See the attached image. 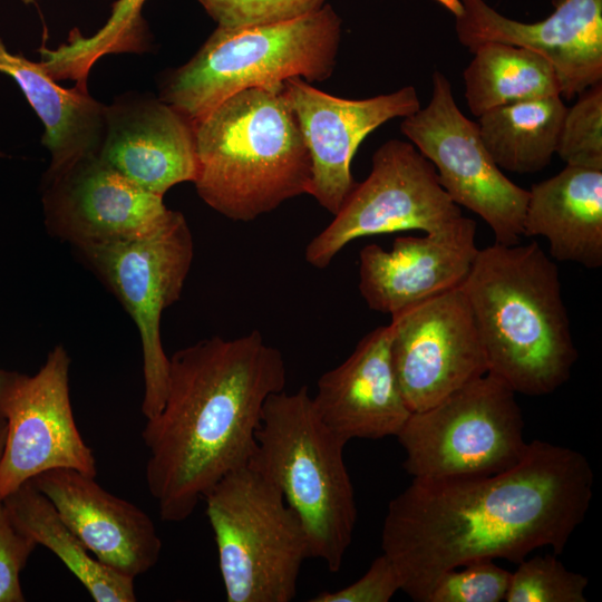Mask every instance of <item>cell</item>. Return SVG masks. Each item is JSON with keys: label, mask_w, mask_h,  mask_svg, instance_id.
<instances>
[{"label": "cell", "mask_w": 602, "mask_h": 602, "mask_svg": "<svg viewBox=\"0 0 602 602\" xmlns=\"http://www.w3.org/2000/svg\"><path fill=\"white\" fill-rule=\"evenodd\" d=\"M463 74L465 98L470 113H484L508 104L561 96V85L552 65L525 48L485 42L473 51Z\"/></svg>", "instance_id": "25"}, {"label": "cell", "mask_w": 602, "mask_h": 602, "mask_svg": "<svg viewBox=\"0 0 602 602\" xmlns=\"http://www.w3.org/2000/svg\"><path fill=\"white\" fill-rule=\"evenodd\" d=\"M217 27L241 28L294 19L313 12L326 0H196Z\"/></svg>", "instance_id": "29"}, {"label": "cell", "mask_w": 602, "mask_h": 602, "mask_svg": "<svg viewBox=\"0 0 602 602\" xmlns=\"http://www.w3.org/2000/svg\"><path fill=\"white\" fill-rule=\"evenodd\" d=\"M90 554L107 567L129 576L158 562L162 540L152 518L71 468H54L31 480Z\"/></svg>", "instance_id": "19"}, {"label": "cell", "mask_w": 602, "mask_h": 602, "mask_svg": "<svg viewBox=\"0 0 602 602\" xmlns=\"http://www.w3.org/2000/svg\"><path fill=\"white\" fill-rule=\"evenodd\" d=\"M476 222L460 216L424 236H399L390 250L368 244L359 253V291L367 305L394 314L460 287L478 253Z\"/></svg>", "instance_id": "17"}, {"label": "cell", "mask_w": 602, "mask_h": 602, "mask_svg": "<svg viewBox=\"0 0 602 602\" xmlns=\"http://www.w3.org/2000/svg\"><path fill=\"white\" fill-rule=\"evenodd\" d=\"M436 1L454 14L457 38L470 52L485 42H502L546 59L562 98L602 80V0H553L554 12L532 23L509 19L484 0Z\"/></svg>", "instance_id": "14"}, {"label": "cell", "mask_w": 602, "mask_h": 602, "mask_svg": "<svg viewBox=\"0 0 602 602\" xmlns=\"http://www.w3.org/2000/svg\"><path fill=\"white\" fill-rule=\"evenodd\" d=\"M285 385L283 355L258 330L169 357L164 405L142 431L146 485L163 521H185L213 485L250 463L264 404Z\"/></svg>", "instance_id": "2"}, {"label": "cell", "mask_w": 602, "mask_h": 602, "mask_svg": "<svg viewBox=\"0 0 602 602\" xmlns=\"http://www.w3.org/2000/svg\"><path fill=\"white\" fill-rule=\"evenodd\" d=\"M399 575L383 553L376 557L367 572L352 584L337 591H323L311 602H388L400 591Z\"/></svg>", "instance_id": "32"}, {"label": "cell", "mask_w": 602, "mask_h": 602, "mask_svg": "<svg viewBox=\"0 0 602 602\" xmlns=\"http://www.w3.org/2000/svg\"><path fill=\"white\" fill-rule=\"evenodd\" d=\"M462 215L431 162L411 143L389 139L373 153L368 177L356 184L332 222L309 242L304 258L311 266L324 269L359 237L409 230L430 233Z\"/></svg>", "instance_id": "10"}, {"label": "cell", "mask_w": 602, "mask_h": 602, "mask_svg": "<svg viewBox=\"0 0 602 602\" xmlns=\"http://www.w3.org/2000/svg\"><path fill=\"white\" fill-rule=\"evenodd\" d=\"M462 288L488 373L527 396L569 380L579 353L557 266L537 242L479 249Z\"/></svg>", "instance_id": "3"}, {"label": "cell", "mask_w": 602, "mask_h": 602, "mask_svg": "<svg viewBox=\"0 0 602 602\" xmlns=\"http://www.w3.org/2000/svg\"><path fill=\"white\" fill-rule=\"evenodd\" d=\"M0 72L11 77L43 124L41 144L50 154L43 176L98 155L106 127V105L78 86L61 87L41 61L12 54L0 38Z\"/></svg>", "instance_id": "22"}, {"label": "cell", "mask_w": 602, "mask_h": 602, "mask_svg": "<svg viewBox=\"0 0 602 602\" xmlns=\"http://www.w3.org/2000/svg\"><path fill=\"white\" fill-rule=\"evenodd\" d=\"M556 154L566 165L602 171V81L566 108Z\"/></svg>", "instance_id": "27"}, {"label": "cell", "mask_w": 602, "mask_h": 602, "mask_svg": "<svg viewBox=\"0 0 602 602\" xmlns=\"http://www.w3.org/2000/svg\"><path fill=\"white\" fill-rule=\"evenodd\" d=\"M41 202L47 231L72 247L147 235L172 210L98 155L84 157L54 176H43Z\"/></svg>", "instance_id": "15"}, {"label": "cell", "mask_w": 602, "mask_h": 602, "mask_svg": "<svg viewBox=\"0 0 602 602\" xmlns=\"http://www.w3.org/2000/svg\"><path fill=\"white\" fill-rule=\"evenodd\" d=\"M516 394L486 372L434 406L411 412L396 436L412 478L493 475L528 449Z\"/></svg>", "instance_id": "8"}, {"label": "cell", "mask_w": 602, "mask_h": 602, "mask_svg": "<svg viewBox=\"0 0 602 602\" xmlns=\"http://www.w3.org/2000/svg\"><path fill=\"white\" fill-rule=\"evenodd\" d=\"M14 526L51 551L96 602H134V579L95 559L29 480L2 499Z\"/></svg>", "instance_id": "23"}, {"label": "cell", "mask_w": 602, "mask_h": 602, "mask_svg": "<svg viewBox=\"0 0 602 602\" xmlns=\"http://www.w3.org/2000/svg\"><path fill=\"white\" fill-rule=\"evenodd\" d=\"M77 256L114 293L139 332L146 419L165 401L169 357L161 339L165 309L181 297L194 259V240L185 216L171 211L152 233L126 241L74 247Z\"/></svg>", "instance_id": "9"}, {"label": "cell", "mask_w": 602, "mask_h": 602, "mask_svg": "<svg viewBox=\"0 0 602 602\" xmlns=\"http://www.w3.org/2000/svg\"><path fill=\"white\" fill-rule=\"evenodd\" d=\"M589 579L554 555L524 559L511 572L505 602H585Z\"/></svg>", "instance_id": "26"}, {"label": "cell", "mask_w": 602, "mask_h": 602, "mask_svg": "<svg viewBox=\"0 0 602 602\" xmlns=\"http://www.w3.org/2000/svg\"><path fill=\"white\" fill-rule=\"evenodd\" d=\"M431 79L428 105L402 118L401 133L435 166L449 197L488 224L496 243L518 244L528 191L508 179L496 165L477 123L456 104L448 78L436 70Z\"/></svg>", "instance_id": "11"}, {"label": "cell", "mask_w": 602, "mask_h": 602, "mask_svg": "<svg viewBox=\"0 0 602 602\" xmlns=\"http://www.w3.org/2000/svg\"><path fill=\"white\" fill-rule=\"evenodd\" d=\"M146 0H117L106 23L90 36L94 47L104 54H139L151 43L142 8Z\"/></svg>", "instance_id": "30"}, {"label": "cell", "mask_w": 602, "mask_h": 602, "mask_svg": "<svg viewBox=\"0 0 602 602\" xmlns=\"http://www.w3.org/2000/svg\"><path fill=\"white\" fill-rule=\"evenodd\" d=\"M70 357L55 346L35 375L0 370V416L7 433L0 460V501L54 468L96 477L93 450L78 430L70 402Z\"/></svg>", "instance_id": "12"}, {"label": "cell", "mask_w": 602, "mask_h": 602, "mask_svg": "<svg viewBox=\"0 0 602 602\" xmlns=\"http://www.w3.org/2000/svg\"><path fill=\"white\" fill-rule=\"evenodd\" d=\"M255 440L250 465L297 513L310 557L338 572L357 522L355 489L343 459L347 441L322 421L305 386L266 399Z\"/></svg>", "instance_id": "5"}, {"label": "cell", "mask_w": 602, "mask_h": 602, "mask_svg": "<svg viewBox=\"0 0 602 602\" xmlns=\"http://www.w3.org/2000/svg\"><path fill=\"white\" fill-rule=\"evenodd\" d=\"M341 20L330 4L268 25L217 27L197 52L163 80L159 98L193 123L249 88H281L300 77L329 78L336 67Z\"/></svg>", "instance_id": "6"}, {"label": "cell", "mask_w": 602, "mask_h": 602, "mask_svg": "<svg viewBox=\"0 0 602 602\" xmlns=\"http://www.w3.org/2000/svg\"><path fill=\"white\" fill-rule=\"evenodd\" d=\"M4 157V154L0 151V158Z\"/></svg>", "instance_id": "34"}, {"label": "cell", "mask_w": 602, "mask_h": 602, "mask_svg": "<svg viewBox=\"0 0 602 602\" xmlns=\"http://www.w3.org/2000/svg\"><path fill=\"white\" fill-rule=\"evenodd\" d=\"M37 543L19 531L0 501V602H23L20 573Z\"/></svg>", "instance_id": "31"}, {"label": "cell", "mask_w": 602, "mask_h": 602, "mask_svg": "<svg viewBox=\"0 0 602 602\" xmlns=\"http://www.w3.org/2000/svg\"><path fill=\"white\" fill-rule=\"evenodd\" d=\"M593 483L583 454L542 440L528 443L522 460L497 474L412 478L388 504L382 553L400 590L426 602L443 573L465 564H518L544 546L561 554L586 516Z\"/></svg>", "instance_id": "1"}, {"label": "cell", "mask_w": 602, "mask_h": 602, "mask_svg": "<svg viewBox=\"0 0 602 602\" xmlns=\"http://www.w3.org/2000/svg\"><path fill=\"white\" fill-rule=\"evenodd\" d=\"M98 156L140 188L164 196L171 187L195 181V126L161 98L124 94L106 105Z\"/></svg>", "instance_id": "18"}, {"label": "cell", "mask_w": 602, "mask_h": 602, "mask_svg": "<svg viewBox=\"0 0 602 602\" xmlns=\"http://www.w3.org/2000/svg\"><path fill=\"white\" fill-rule=\"evenodd\" d=\"M523 236H544L557 261L602 265V171L566 165L533 184Z\"/></svg>", "instance_id": "21"}, {"label": "cell", "mask_w": 602, "mask_h": 602, "mask_svg": "<svg viewBox=\"0 0 602 602\" xmlns=\"http://www.w3.org/2000/svg\"><path fill=\"white\" fill-rule=\"evenodd\" d=\"M283 95L311 156L308 194L333 215L357 184L350 165L365 137L388 120L408 117L420 108L412 86L371 98L346 99L293 77L283 82Z\"/></svg>", "instance_id": "16"}, {"label": "cell", "mask_w": 602, "mask_h": 602, "mask_svg": "<svg viewBox=\"0 0 602 602\" xmlns=\"http://www.w3.org/2000/svg\"><path fill=\"white\" fill-rule=\"evenodd\" d=\"M6 433H7L6 420L0 416V460L3 453V448H4Z\"/></svg>", "instance_id": "33"}, {"label": "cell", "mask_w": 602, "mask_h": 602, "mask_svg": "<svg viewBox=\"0 0 602 602\" xmlns=\"http://www.w3.org/2000/svg\"><path fill=\"white\" fill-rule=\"evenodd\" d=\"M566 108L561 96L499 106L478 117L479 135L501 169L540 172L556 154Z\"/></svg>", "instance_id": "24"}, {"label": "cell", "mask_w": 602, "mask_h": 602, "mask_svg": "<svg viewBox=\"0 0 602 602\" xmlns=\"http://www.w3.org/2000/svg\"><path fill=\"white\" fill-rule=\"evenodd\" d=\"M203 499L227 601H292L310 551L281 491L249 463L222 477Z\"/></svg>", "instance_id": "7"}, {"label": "cell", "mask_w": 602, "mask_h": 602, "mask_svg": "<svg viewBox=\"0 0 602 602\" xmlns=\"http://www.w3.org/2000/svg\"><path fill=\"white\" fill-rule=\"evenodd\" d=\"M443 573L426 602H502L505 601L511 572L493 561H477Z\"/></svg>", "instance_id": "28"}, {"label": "cell", "mask_w": 602, "mask_h": 602, "mask_svg": "<svg viewBox=\"0 0 602 602\" xmlns=\"http://www.w3.org/2000/svg\"><path fill=\"white\" fill-rule=\"evenodd\" d=\"M389 327L395 373L411 412L434 406L487 372L462 285L391 314Z\"/></svg>", "instance_id": "13"}, {"label": "cell", "mask_w": 602, "mask_h": 602, "mask_svg": "<svg viewBox=\"0 0 602 602\" xmlns=\"http://www.w3.org/2000/svg\"><path fill=\"white\" fill-rule=\"evenodd\" d=\"M198 196L250 222L308 194L311 156L281 88L241 90L194 123Z\"/></svg>", "instance_id": "4"}, {"label": "cell", "mask_w": 602, "mask_h": 602, "mask_svg": "<svg viewBox=\"0 0 602 602\" xmlns=\"http://www.w3.org/2000/svg\"><path fill=\"white\" fill-rule=\"evenodd\" d=\"M390 339L389 324L376 328L317 381L315 410L347 443L396 437L411 414L395 373Z\"/></svg>", "instance_id": "20"}]
</instances>
